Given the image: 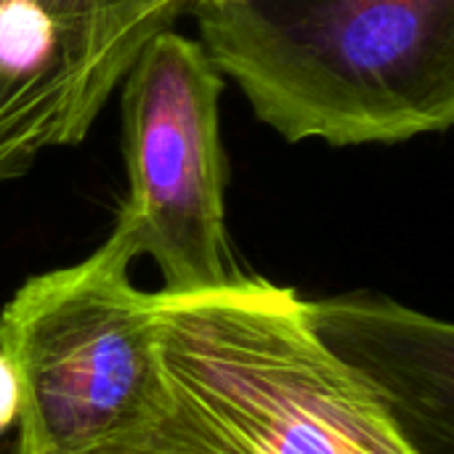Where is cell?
Here are the masks:
<instances>
[{
	"label": "cell",
	"instance_id": "6da1fadb",
	"mask_svg": "<svg viewBox=\"0 0 454 454\" xmlns=\"http://www.w3.org/2000/svg\"><path fill=\"white\" fill-rule=\"evenodd\" d=\"M200 43L290 144H402L454 122V0H223Z\"/></svg>",
	"mask_w": 454,
	"mask_h": 454
},
{
	"label": "cell",
	"instance_id": "7a4b0ae2",
	"mask_svg": "<svg viewBox=\"0 0 454 454\" xmlns=\"http://www.w3.org/2000/svg\"><path fill=\"white\" fill-rule=\"evenodd\" d=\"M154 314L173 396L237 454H420L290 287L242 277L200 295L154 293Z\"/></svg>",
	"mask_w": 454,
	"mask_h": 454
},
{
	"label": "cell",
	"instance_id": "3957f363",
	"mask_svg": "<svg viewBox=\"0 0 454 454\" xmlns=\"http://www.w3.org/2000/svg\"><path fill=\"white\" fill-rule=\"evenodd\" d=\"M130 237L29 277L0 311V354L19 386L21 454H106L162 426L176 399L157 343L154 293L130 282Z\"/></svg>",
	"mask_w": 454,
	"mask_h": 454
},
{
	"label": "cell",
	"instance_id": "277c9868",
	"mask_svg": "<svg viewBox=\"0 0 454 454\" xmlns=\"http://www.w3.org/2000/svg\"><path fill=\"white\" fill-rule=\"evenodd\" d=\"M120 85L128 200L117 226L157 263L160 293L200 295L247 277L226 226L223 74L200 40L165 27L138 48Z\"/></svg>",
	"mask_w": 454,
	"mask_h": 454
},
{
	"label": "cell",
	"instance_id": "5b68a950",
	"mask_svg": "<svg viewBox=\"0 0 454 454\" xmlns=\"http://www.w3.org/2000/svg\"><path fill=\"white\" fill-rule=\"evenodd\" d=\"M128 67L35 0H0V184L80 144Z\"/></svg>",
	"mask_w": 454,
	"mask_h": 454
},
{
	"label": "cell",
	"instance_id": "8992f818",
	"mask_svg": "<svg viewBox=\"0 0 454 454\" xmlns=\"http://www.w3.org/2000/svg\"><path fill=\"white\" fill-rule=\"evenodd\" d=\"M322 340L391 404L420 454L452 452V327L386 301L309 303Z\"/></svg>",
	"mask_w": 454,
	"mask_h": 454
},
{
	"label": "cell",
	"instance_id": "52a82bcc",
	"mask_svg": "<svg viewBox=\"0 0 454 454\" xmlns=\"http://www.w3.org/2000/svg\"><path fill=\"white\" fill-rule=\"evenodd\" d=\"M104 56L130 67L138 48L189 11L192 0H35Z\"/></svg>",
	"mask_w": 454,
	"mask_h": 454
},
{
	"label": "cell",
	"instance_id": "ba28073f",
	"mask_svg": "<svg viewBox=\"0 0 454 454\" xmlns=\"http://www.w3.org/2000/svg\"><path fill=\"white\" fill-rule=\"evenodd\" d=\"M176 399V396H173ZM106 454H237L229 450L200 418H194L178 399L173 415L149 431L136 444Z\"/></svg>",
	"mask_w": 454,
	"mask_h": 454
},
{
	"label": "cell",
	"instance_id": "9c48e42d",
	"mask_svg": "<svg viewBox=\"0 0 454 454\" xmlns=\"http://www.w3.org/2000/svg\"><path fill=\"white\" fill-rule=\"evenodd\" d=\"M19 423V386L11 362L0 354V436L11 434Z\"/></svg>",
	"mask_w": 454,
	"mask_h": 454
},
{
	"label": "cell",
	"instance_id": "30bf717a",
	"mask_svg": "<svg viewBox=\"0 0 454 454\" xmlns=\"http://www.w3.org/2000/svg\"><path fill=\"white\" fill-rule=\"evenodd\" d=\"M0 454H21L19 452V439H16V428L11 434L0 436Z\"/></svg>",
	"mask_w": 454,
	"mask_h": 454
},
{
	"label": "cell",
	"instance_id": "8fae6325",
	"mask_svg": "<svg viewBox=\"0 0 454 454\" xmlns=\"http://www.w3.org/2000/svg\"><path fill=\"white\" fill-rule=\"evenodd\" d=\"M210 3H223V0H192L189 11H192V8H197V5H210Z\"/></svg>",
	"mask_w": 454,
	"mask_h": 454
}]
</instances>
